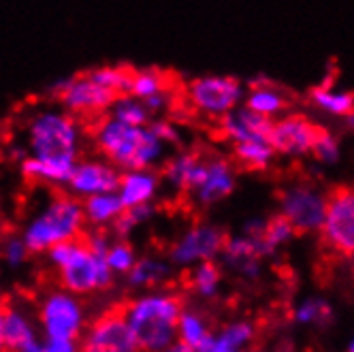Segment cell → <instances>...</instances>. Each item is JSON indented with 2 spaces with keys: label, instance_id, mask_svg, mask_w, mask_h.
<instances>
[{
  "label": "cell",
  "instance_id": "6da1fadb",
  "mask_svg": "<svg viewBox=\"0 0 354 352\" xmlns=\"http://www.w3.org/2000/svg\"><path fill=\"white\" fill-rule=\"evenodd\" d=\"M90 143L98 156L113 163L120 171L156 169L165 163L169 145L147 127H131L105 113L90 124Z\"/></svg>",
  "mask_w": 354,
  "mask_h": 352
},
{
  "label": "cell",
  "instance_id": "7a4b0ae2",
  "mask_svg": "<svg viewBox=\"0 0 354 352\" xmlns=\"http://www.w3.org/2000/svg\"><path fill=\"white\" fill-rule=\"evenodd\" d=\"M90 141L86 120L73 115L62 105H39L24 120V145L32 156L82 158Z\"/></svg>",
  "mask_w": 354,
  "mask_h": 352
},
{
  "label": "cell",
  "instance_id": "3957f363",
  "mask_svg": "<svg viewBox=\"0 0 354 352\" xmlns=\"http://www.w3.org/2000/svg\"><path fill=\"white\" fill-rule=\"evenodd\" d=\"M182 297L169 288L141 290L126 301L122 314L141 346V352H160L177 340V320L182 316Z\"/></svg>",
  "mask_w": 354,
  "mask_h": 352
},
{
  "label": "cell",
  "instance_id": "277c9868",
  "mask_svg": "<svg viewBox=\"0 0 354 352\" xmlns=\"http://www.w3.org/2000/svg\"><path fill=\"white\" fill-rule=\"evenodd\" d=\"M88 222L84 203L66 190L49 194L21 226V237L32 254H45L54 246L84 237Z\"/></svg>",
  "mask_w": 354,
  "mask_h": 352
},
{
  "label": "cell",
  "instance_id": "5b68a950",
  "mask_svg": "<svg viewBox=\"0 0 354 352\" xmlns=\"http://www.w3.org/2000/svg\"><path fill=\"white\" fill-rule=\"evenodd\" d=\"M45 257L47 265L56 271L58 284L80 297L109 288L115 278L105 257L94 252L84 237L54 246Z\"/></svg>",
  "mask_w": 354,
  "mask_h": 352
},
{
  "label": "cell",
  "instance_id": "8992f818",
  "mask_svg": "<svg viewBox=\"0 0 354 352\" xmlns=\"http://www.w3.org/2000/svg\"><path fill=\"white\" fill-rule=\"evenodd\" d=\"M37 322L45 340H80L86 331L88 314L82 297L60 286L41 297Z\"/></svg>",
  "mask_w": 354,
  "mask_h": 352
},
{
  "label": "cell",
  "instance_id": "52a82bcc",
  "mask_svg": "<svg viewBox=\"0 0 354 352\" xmlns=\"http://www.w3.org/2000/svg\"><path fill=\"white\" fill-rule=\"evenodd\" d=\"M243 100V84L229 75H201L184 86V103L201 118L220 120Z\"/></svg>",
  "mask_w": 354,
  "mask_h": 352
},
{
  "label": "cell",
  "instance_id": "ba28073f",
  "mask_svg": "<svg viewBox=\"0 0 354 352\" xmlns=\"http://www.w3.org/2000/svg\"><path fill=\"white\" fill-rule=\"evenodd\" d=\"M49 96H54L56 103L62 105L73 115L82 120H96L109 111L118 94L105 86H100L86 71L54 82L49 86Z\"/></svg>",
  "mask_w": 354,
  "mask_h": 352
},
{
  "label": "cell",
  "instance_id": "9c48e42d",
  "mask_svg": "<svg viewBox=\"0 0 354 352\" xmlns=\"http://www.w3.org/2000/svg\"><path fill=\"white\" fill-rule=\"evenodd\" d=\"M322 243L339 257H354V188L339 186L326 192L320 226Z\"/></svg>",
  "mask_w": 354,
  "mask_h": 352
},
{
  "label": "cell",
  "instance_id": "30bf717a",
  "mask_svg": "<svg viewBox=\"0 0 354 352\" xmlns=\"http://www.w3.org/2000/svg\"><path fill=\"white\" fill-rule=\"evenodd\" d=\"M326 210V192L312 182H295L280 192V214L297 233L320 231Z\"/></svg>",
  "mask_w": 354,
  "mask_h": 352
},
{
  "label": "cell",
  "instance_id": "8fae6325",
  "mask_svg": "<svg viewBox=\"0 0 354 352\" xmlns=\"http://www.w3.org/2000/svg\"><path fill=\"white\" fill-rule=\"evenodd\" d=\"M82 352H141V346L122 310H107L86 324L80 337Z\"/></svg>",
  "mask_w": 354,
  "mask_h": 352
},
{
  "label": "cell",
  "instance_id": "7c38bea8",
  "mask_svg": "<svg viewBox=\"0 0 354 352\" xmlns=\"http://www.w3.org/2000/svg\"><path fill=\"white\" fill-rule=\"evenodd\" d=\"M226 241V233L216 224L196 222L177 237L169 248V261L173 267L190 269L203 261L220 257Z\"/></svg>",
  "mask_w": 354,
  "mask_h": 352
},
{
  "label": "cell",
  "instance_id": "4fadbf2b",
  "mask_svg": "<svg viewBox=\"0 0 354 352\" xmlns=\"http://www.w3.org/2000/svg\"><path fill=\"white\" fill-rule=\"evenodd\" d=\"M322 133V127L312 122L306 115L290 113L282 115L280 120H273L269 131V143L277 154L286 156H306L312 154L314 143L318 135Z\"/></svg>",
  "mask_w": 354,
  "mask_h": 352
},
{
  "label": "cell",
  "instance_id": "5bb4252c",
  "mask_svg": "<svg viewBox=\"0 0 354 352\" xmlns=\"http://www.w3.org/2000/svg\"><path fill=\"white\" fill-rule=\"evenodd\" d=\"M120 173L122 171L103 156H82L64 190L80 201L100 192H113L120 182Z\"/></svg>",
  "mask_w": 354,
  "mask_h": 352
},
{
  "label": "cell",
  "instance_id": "9a60e30c",
  "mask_svg": "<svg viewBox=\"0 0 354 352\" xmlns=\"http://www.w3.org/2000/svg\"><path fill=\"white\" fill-rule=\"evenodd\" d=\"M126 92L141 98L143 103L160 118L175 107V86L173 80L160 68L145 66V68H131V80Z\"/></svg>",
  "mask_w": 354,
  "mask_h": 352
},
{
  "label": "cell",
  "instance_id": "2e32d148",
  "mask_svg": "<svg viewBox=\"0 0 354 352\" xmlns=\"http://www.w3.org/2000/svg\"><path fill=\"white\" fill-rule=\"evenodd\" d=\"M80 158L75 156H32L24 154L19 158V173L21 178L35 184V186H45L54 190H64L73 169L77 165Z\"/></svg>",
  "mask_w": 354,
  "mask_h": 352
},
{
  "label": "cell",
  "instance_id": "e0dca14e",
  "mask_svg": "<svg viewBox=\"0 0 354 352\" xmlns=\"http://www.w3.org/2000/svg\"><path fill=\"white\" fill-rule=\"evenodd\" d=\"M235 182V167L231 165V160L222 156H207L203 178L194 186L190 196L198 207H212L233 194Z\"/></svg>",
  "mask_w": 354,
  "mask_h": 352
},
{
  "label": "cell",
  "instance_id": "ac0fdd59",
  "mask_svg": "<svg viewBox=\"0 0 354 352\" xmlns=\"http://www.w3.org/2000/svg\"><path fill=\"white\" fill-rule=\"evenodd\" d=\"M205 160H207L205 154L194 152V149H182V152L165 158L160 171L162 182L177 192L190 194L194 186L201 182V178H203Z\"/></svg>",
  "mask_w": 354,
  "mask_h": 352
},
{
  "label": "cell",
  "instance_id": "d6986e66",
  "mask_svg": "<svg viewBox=\"0 0 354 352\" xmlns=\"http://www.w3.org/2000/svg\"><path fill=\"white\" fill-rule=\"evenodd\" d=\"M162 188V175L158 169H126L120 173L118 196L124 207L154 203Z\"/></svg>",
  "mask_w": 354,
  "mask_h": 352
},
{
  "label": "cell",
  "instance_id": "ffe728a7",
  "mask_svg": "<svg viewBox=\"0 0 354 352\" xmlns=\"http://www.w3.org/2000/svg\"><path fill=\"white\" fill-rule=\"evenodd\" d=\"M271 118H265L257 111H252L250 107H235L224 118L218 120V129L224 139H229L233 143L245 141V139H257V137H267L271 131Z\"/></svg>",
  "mask_w": 354,
  "mask_h": 352
},
{
  "label": "cell",
  "instance_id": "44dd1931",
  "mask_svg": "<svg viewBox=\"0 0 354 352\" xmlns=\"http://www.w3.org/2000/svg\"><path fill=\"white\" fill-rule=\"evenodd\" d=\"M248 96H245V107H250L252 111H257L265 118H277L288 111L290 107V98L288 94L273 84L265 75H259V77L250 80L248 84Z\"/></svg>",
  "mask_w": 354,
  "mask_h": 352
},
{
  "label": "cell",
  "instance_id": "7402d4cb",
  "mask_svg": "<svg viewBox=\"0 0 354 352\" xmlns=\"http://www.w3.org/2000/svg\"><path fill=\"white\" fill-rule=\"evenodd\" d=\"M220 257L231 269L241 273L243 278H248V280L259 278L263 252H261L257 239H252L250 235L241 233L237 237H226Z\"/></svg>",
  "mask_w": 354,
  "mask_h": 352
},
{
  "label": "cell",
  "instance_id": "603a6c76",
  "mask_svg": "<svg viewBox=\"0 0 354 352\" xmlns=\"http://www.w3.org/2000/svg\"><path fill=\"white\" fill-rule=\"evenodd\" d=\"M39 322L28 308L21 304H11L5 308V337L9 352L24 350L39 342Z\"/></svg>",
  "mask_w": 354,
  "mask_h": 352
},
{
  "label": "cell",
  "instance_id": "cb8c5ba5",
  "mask_svg": "<svg viewBox=\"0 0 354 352\" xmlns=\"http://www.w3.org/2000/svg\"><path fill=\"white\" fill-rule=\"evenodd\" d=\"M173 275V263L162 257H139L135 267L126 273V282L135 290H149L165 286Z\"/></svg>",
  "mask_w": 354,
  "mask_h": 352
},
{
  "label": "cell",
  "instance_id": "d4e9b609",
  "mask_svg": "<svg viewBox=\"0 0 354 352\" xmlns=\"http://www.w3.org/2000/svg\"><path fill=\"white\" fill-rule=\"evenodd\" d=\"M82 203H84V216H86V222L90 229L109 231L124 212V203L120 201L115 190L92 194L88 198H84Z\"/></svg>",
  "mask_w": 354,
  "mask_h": 352
},
{
  "label": "cell",
  "instance_id": "484cf974",
  "mask_svg": "<svg viewBox=\"0 0 354 352\" xmlns=\"http://www.w3.org/2000/svg\"><path fill=\"white\" fill-rule=\"evenodd\" d=\"M275 149L269 143L267 137H257V139H245L233 143V158L237 160L239 167L248 171H265L271 167L275 158Z\"/></svg>",
  "mask_w": 354,
  "mask_h": 352
},
{
  "label": "cell",
  "instance_id": "4316f807",
  "mask_svg": "<svg viewBox=\"0 0 354 352\" xmlns=\"http://www.w3.org/2000/svg\"><path fill=\"white\" fill-rule=\"evenodd\" d=\"M295 235H297L295 226H292L282 214H277V216H271L269 220H265V229H263V233H261L259 237H252V239H257V243H259V248H261L263 257H271V254H275L282 246H286Z\"/></svg>",
  "mask_w": 354,
  "mask_h": 352
},
{
  "label": "cell",
  "instance_id": "83f0119b",
  "mask_svg": "<svg viewBox=\"0 0 354 352\" xmlns=\"http://www.w3.org/2000/svg\"><path fill=\"white\" fill-rule=\"evenodd\" d=\"M107 113L124 124H131V127H147V124L154 120V113L149 111V107L143 100L129 92L118 94Z\"/></svg>",
  "mask_w": 354,
  "mask_h": 352
},
{
  "label": "cell",
  "instance_id": "f1b7e54d",
  "mask_svg": "<svg viewBox=\"0 0 354 352\" xmlns=\"http://www.w3.org/2000/svg\"><path fill=\"white\" fill-rule=\"evenodd\" d=\"M188 286L201 299H214L222 286V269L214 261H203L190 267Z\"/></svg>",
  "mask_w": 354,
  "mask_h": 352
},
{
  "label": "cell",
  "instance_id": "f546056e",
  "mask_svg": "<svg viewBox=\"0 0 354 352\" xmlns=\"http://www.w3.org/2000/svg\"><path fill=\"white\" fill-rule=\"evenodd\" d=\"M212 333L214 331H212L207 318L198 310H186V308L182 310V316L177 320V340L198 350L207 342V337Z\"/></svg>",
  "mask_w": 354,
  "mask_h": 352
},
{
  "label": "cell",
  "instance_id": "4dcf8cb0",
  "mask_svg": "<svg viewBox=\"0 0 354 352\" xmlns=\"http://www.w3.org/2000/svg\"><path fill=\"white\" fill-rule=\"evenodd\" d=\"M310 100H312L314 107H318L324 113H331V115H342L344 118L354 109V94L335 90V88L324 86V84L316 86L310 92Z\"/></svg>",
  "mask_w": 354,
  "mask_h": 352
},
{
  "label": "cell",
  "instance_id": "1f68e13d",
  "mask_svg": "<svg viewBox=\"0 0 354 352\" xmlns=\"http://www.w3.org/2000/svg\"><path fill=\"white\" fill-rule=\"evenodd\" d=\"M154 216H156V205L154 203L135 205V207H124L122 216L111 226V233L115 237L126 239V237H131L137 229H141L143 224H147Z\"/></svg>",
  "mask_w": 354,
  "mask_h": 352
},
{
  "label": "cell",
  "instance_id": "d6a6232c",
  "mask_svg": "<svg viewBox=\"0 0 354 352\" xmlns=\"http://www.w3.org/2000/svg\"><path fill=\"white\" fill-rule=\"evenodd\" d=\"M295 320L303 326H322L333 318V310L324 299L318 297H308L292 312Z\"/></svg>",
  "mask_w": 354,
  "mask_h": 352
},
{
  "label": "cell",
  "instance_id": "836d02e7",
  "mask_svg": "<svg viewBox=\"0 0 354 352\" xmlns=\"http://www.w3.org/2000/svg\"><path fill=\"white\" fill-rule=\"evenodd\" d=\"M30 248L24 241L21 233H7L0 237V263L9 269H21L30 259Z\"/></svg>",
  "mask_w": 354,
  "mask_h": 352
},
{
  "label": "cell",
  "instance_id": "e575fe53",
  "mask_svg": "<svg viewBox=\"0 0 354 352\" xmlns=\"http://www.w3.org/2000/svg\"><path fill=\"white\" fill-rule=\"evenodd\" d=\"M137 250L122 237H113V241L109 243L107 252H105V261L111 269L113 275H126L137 263Z\"/></svg>",
  "mask_w": 354,
  "mask_h": 352
},
{
  "label": "cell",
  "instance_id": "d590c367",
  "mask_svg": "<svg viewBox=\"0 0 354 352\" xmlns=\"http://www.w3.org/2000/svg\"><path fill=\"white\" fill-rule=\"evenodd\" d=\"M216 335L233 352H241L257 340V326L248 320H235V322L224 324L220 331H216Z\"/></svg>",
  "mask_w": 354,
  "mask_h": 352
},
{
  "label": "cell",
  "instance_id": "8d00e7d4",
  "mask_svg": "<svg viewBox=\"0 0 354 352\" xmlns=\"http://www.w3.org/2000/svg\"><path fill=\"white\" fill-rule=\"evenodd\" d=\"M92 77L100 84L109 88L115 94H124L129 88L131 80V68L129 66H120V64H103V66H94L88 71Z\"/></svg>",
  "mask_w": 354,
  "mask_h": 352
},
{
  "label": "cell",
  "instance_id": "74e56055",
  "mask_svg": "<svg viewBox=\"0 0 354 352\" xmlns=\"http://www.w3.org/2000/svg\"><path fill=\"white\" fill-rule=\"evenodd\" d=\"M339 154H342V149H339V141L328 133L326 129H322V133L318 135L316 143H314V149H312V156L324 165H333L339 160Z\"/></svg>",
  "mask_w": 354,
  "mask_h": 352
},
{
  "label": "cell",
  "instance_id": "f35d334b",
  "mask_svg": "<svg viewBox=\"0 0 354 352\" xmlns=\"http://www.w3.org/2000/svg\"><path fill=\"white\" fill-rule=\"evenodd\" d=\"M151 124V129L156 131V135L171 147V145H177L182 141V131H180V127L173 122V120H169V118H165V115H160V118H154L149 122Z\"/></svg>",
  "mask_w": 354,
  "mask_h": 352
},
{
  "label": "cell",
  "instance_id": "ab89813d",
  "mask_svg": "<svg viewBox=\"0 0 354 352\" xmlns=\"http://www.w3.org/2000/svg\"><path fill=\"white\" fill-rule=\"evenodd\" d=\"M43 352H82L80 340H45Z\"/></svg>",
  "mask_w": 354,
  "mask_h": 352
},
{
  "label": "cell",
  "instance_id": "60d3db41",
  "mask_svg": "<svg viewBox=\"0 0 354 352\" xmlns=\"http://www.w3.org/2000/svg\"><path fill=\"white\" fill-rule=\"evenodd\" d=\"M160 352H196V348H192V346H188V344H184L180 340H175L167 348H162Z\"/></svg>",
  "mask_w": 354,
  "mask_h": 352
},
{
  "label": "cell",
  "instance_id": "b9f144b4",
  "mask_svg": "<svg viewBox=\"0 0 354 352\" xmlns=\"http://www.w3.org/2000/svg\"><path fill=\"white\" fill-rule=\"evenodd\" d=\"M0 352H9L5 337V308H0Z\"/></svg>",
  "mask_w": 354,
  "mask_h": 352
},
{
  "label": "cell",
  "instance_id": "7bdbcfd3",
  "mask_svg": "<svg viewBox=\"0 0 354 352\" xmlns=\"http://www.w3.org/2000/svg\"><path fill=\"white\" fill-rule=\"evenodd\" d=\"M17 352H43V344H41V342H37V344H32V346H28V348L17 350Z\"/></svg>",
  "mask_w": 354,
  "mask_h": 352
},
{
  "label": "cell",
  "instance_id": "ee69618b",
  "mask_svg": "<svg viewBox=\"0 0 354 352\" xmlns=\"http://www.w3.org/2000/svg\"><path fill=\"white\" fill-rule=\"evenodd\" d=\"M344 118H346V124H348V129H350V131H354V109H352V111H350L348 115H344Z\"/></svg>",
  "mask_w": 354,
  "mask_h": 352
},
{
  "label": "cell",
  "instance_id": "f6af8a7d",
  "mask_svg": "<svg viewBox=\"0 0 354 352\" xmlns=\"http://www.w3.org/2000/svg\"><path fill=\"white\" fill-rule=\"evenodd\" d=\"M3 297H5V288H3V275H0V304H3Z\"/></svg>",
  "mask_w": 354,
  "mask_h": 352
},
{
  "label": "cell",
  "instance_id": "bcb514c9",
  "mask_svg": "<svg viewBox=\"0 0 354 352\" xmlns=\"http://www.w3.org/2000/svg\"><path fill=\"white\" fill-rule=\"evenodd\" d=\"M346 352H354V340H350V344L346 346Z\"/></svg>",
  "mask_w": 354,
  "mask_h": 352
},
{
  "label": "cell",
  "instance_id": "7dc6e473",
  "mask_svg": "<svg viewBox=\"0 0 354 352\" xmlns=\"http://www.w3.org/2000/svg\"><path fill=\"white\" fill-rule=\"evenodd\" d=\"M241 352H245V350H241Z\"/></svg>",
  "mask_w": 354,
  "mask_h": 352
}]
</instances>
